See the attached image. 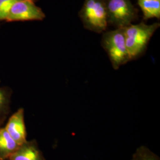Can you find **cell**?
Here are the masks:
<instances>
[{"mask_svg":"<svg viewBox=\"0 0 160 160\" xmlns=\"http://www.w3.org/2000/svg\"><path fill=\"white\" fill-rule=\"evenodd\" d=\"M160 26L159 23L152 24L140 23L137 24H131L123 28L126 48L131 61L143 55L151 38Z\"/></svg>","mask_w":160,"mask_h":160,"instance_id":"1","label":"cell"},{"mask_svg":"<svg viewBox=\"0 0 160 160\" xmlns=\"http://www.w3.org/2000/svg\"><path fill=\"white\" fill-rule=\"evenodd\" d=\"M8 160H47L34 139L28 140L19 146Z\"/></svg>","mask_w":160,"mask_h":160,"instance_id":"7","label":"cell"},{"mask_svg":"<svg viewBox=\"0 0 160 160\" xmlns=\"http://www.w3.org/2000/svg\"><path fill=\"white\" fill-rule=\"evenodd\" d=\"M79 16L86 29L97 33L104 32L109 24L105 0H85Z\"/></svg>","mask_w":160,"mask_h":160,"instance_id":"3","label":"cell"},{"mask_svg":"<svg viewBox=\"0 0 160 160\" xmlns=\"http://www.w3.org/2000/svg\"><path fill=\"white\" fill-rule=\"evenodd\" d=\"M24 116V108L17 109L10 116L4 126L8 133L18 145L28 141Z\"/></svg>","mask_w":160,"mask_h":160,"instance_id":"6","label":"cell"},{"mask_svg":"<svg viewBox=\"0 0 160 160\" xmlns=\"http://www.w3.org/2000/svg\"><path fill=\"white\" fill-rule=\"evenodd\" d=\"M1 79H0V83H1Z\"/></svg>","mask_w":160,"mask_h":160,"instance_id":"15","label":"cell"},{"mask_svg":"<svg viewBox=\"0 0 160 160\" xmlns=\"http://www.w3.org/2000/svg\"><path fill=\"white\" fill-rule=\"evenodd\" d=\"M6 119H0V128L2 127V125L4 124V122L6 121Z\"/></svg>","mask_w":160,"mask_h":160,"instance_id":"13","label":"cell"},{"mask_svg":"<svg viewBox=\"0 0 160 160\" xmlns=\"http://www.w3.org/2000/svg\"><path fill=\"white\" fill-rule=\"evenodd\" d=\"M138 4L145 20L160 18V0H138Z\"/></svg>","mask_w":160,"mask_h":160,"instance_id":"9","label":"cell"},{"mask_svg":"<svg viewBox=\"0 0 160 160\" xmlns=\"http://www.w3.org/2000/svg\"><path fill=\"white\" fill-rule=\"evenodd\" d=\"M46 17L42 8L30 0H19L12 6L6 21H42Z\"/></svg>","mask_w":160,"mask_h":160,"instance_id":"5","label":"cell"},{"mask_svg":"<svg viewBox=\"0 0 160 160\" xmlns=\"http://www.w3.org/2000/svg\"><path fill=\"white\" fill-rule=\"evenodd\" d=\"M108 23L117 28L131 24L137 16V10L131 0H105Z\"/></svg>","mask_w":160,"mask_h":160,"instance_id":"4","label":"cell"},{"mask_svg":"<svg viewBox=\"0 0 160 160\" xmlns=\"http://www.w3.org/2000/svg\"><path fill=\"white\" fill-rule=\"evenodd\" d=\"M30 1H33V2H35L36 1H38V0H30Z\"/></svg>","mask_w":160,"mask_h":160,"instance_id":"14","label":"cell"},{"mask_svg":"<svg viewBox=\"0 0 160 160\" xmlns=\"http://www.w3.org/2000/svg\"><path fill=\"white\" fill-rule=\"evenodd\" d=\"M131 160H160V158L147 147L141 145L136 149Z\"/></svg>","mask_w":160,"mask_h":160,"instance_id":"11","label":"cell"},{"mask_svg":"<svg viewBox=\"0 0 160 160\" xmlns=\"http://www.w3.org/2000/svg\"><path fill=\"white\" fill-rule=\"evenodd\" d=\"M102 45L115 70L131 61L123 28H117L106 32L103 34Z\"/></svg>","mask_w":160,"mask_h":160,"instance_id":"2","label":"cell"},{"mask_svg":"<svg viewBox=\"0 0 160 160\" xmlns=\"http://www.w3.org/2000/svg\"><path fill=\"white\" fill-rule=\"evenodd\" d=\"M4 127L0 128V160H8L19 147Z\"/></svg>","mask_w":160,"mask_h":160,"instance_id":"8","label":"cell"},{"mask_svg":"<svg viewBox=\"0 0 160 160\" xmlns=\"http://www.w3.org/2000/svg\"><path fill=\"white\" fill-rule=\"evenodd\" d=\"M19 0H0V21L6 20L12 6Z\"/></svg>","mask_w":160,"mask_h":160,"instance_id":"12","label":"cell"},{"mask_svg":"<svg viewBox=\"0 0 160 160\" xmlns=\"http://www.w3.org/2000/svg\"><path fill=\"white\" fill-rule=\"evenodd\" d=\"M12 90L8 86H0V119H7L11 112Z\"/></svg>","mask_w":160,"mask_h":160,"instance_id":"10","label":"cell"}]
</instances>
